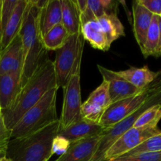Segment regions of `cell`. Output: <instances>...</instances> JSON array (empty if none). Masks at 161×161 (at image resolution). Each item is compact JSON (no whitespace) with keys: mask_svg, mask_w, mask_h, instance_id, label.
Listing matches in <instances>:
<instances>
[{"mask_svg":"<svg viewBox=\"0 0 161 161\" xmlns=\"http://www.w3.org/2000/svg\"><path fill=\"white\" fill-rule=\"evenodd\" d=\"M54 87L58 86L53 61L48 58L22 85L14 103L8 109L1 111L6 127L12 130L24 114L38 103L47 91Z\"/></svg>","mask_w":161,"mask_h":161,"instance_id":"6da1fadb","label":"cell"},{"mask_svg":"<svg viewBox=\"0 0 161 161\" xmlns=\"http://www.w3.org/2000/svg\"><path fill=\"white\" fill-rule=\"evenodd\" d=\"M45 2L28 0L24 15L23 23L19 32L24 51L22 85L31 76L42 62L48 59V51L42 43L39 29V15L41 8Z\"/></svg>","mask_w":161,"mask_h":161,"instance_id":"7a4b0ae2","label":"cell"},{"mask_svg":"<svg viewBox=\"0 0 161 161\" xmlns=\"http://www.w3.org/2000/svg\"><path fill=\"white\" fill-rule=\"evenodd\" d=\"M59 119L27 136L9 140L6 157L13 161H47L51 158L52 142L58 135Z\"/></svg>","mask_w":161,"mask_h":161,"instance_id":"3957f363","label":"cell"},{"mask_svg":"<svg viewBox=\"0 0 161 161\" xmlns=\"http://www.w3.org/2000/svg\"><path fill=\"white\" fill-rule=\"evenodd\" d=\"M58 91V87L50 89L24 114L11 130V139L36 133L59 119L56 110Z\"/></svg>","mask_w":161,"mask_h":161,"instance_id":"277c9868","label":"cell"},{"mask_svg":"<svg viewBox=\"0 0 161 161\" xmlns=\"http://www.w3.org/2000/svg\"><path fill=\"white\" fill-rule=\"evenodd\" d=\"M84 42L80 31L70 35L64 45L55 51L53 66L58 89L64 87L71 76L80 71Z\"/></svg>","mask_w":161,"mask_h":161,"instance_id":"5b68a950","label":"cell"},{"mask_svg":"<svg viewBox=\"0 0 161 161\" xmlns=\"http://www.w3.org/2000/svg\"><path fill=\"white\" fill-rule=\"evenodd\" d=\"M160 133L161 130L158 127L147 128L131 127L107 149L102 161H112L119 158L138 147L149 138Z\"/></svg>","mask_w":161,"mask_h":161,"instance_id":"8992f818","label":"cell"},{"mask_svg":"<svg viewBox=\"0 0 161 161\" xmlns=\"http://www.w3.org/2000/svg\"><path fill=\"white\" fill-rule=\"evenodd\" d=\"M62 89L64 102L59 122L60 127L64 128L83 119L80 113L82 105L80 71L71 76Z\"/></svg>","mask_w":161,"mask_h":161,"instance_id":"52a82bcc","label":"cell"},{"mask_svg":"<svg viewBox=\"0 0 161 161\" xmlns=\"http://www.w3.org/2000/svg\"><path fill=\"white\" fill-rule=\"evenodd\" d=\"M149 97L147 86L140 94L112 103L102 115L99 124L109 129L139 109Z\"/></svg>","mask_w":161,"mask_h":161,"instance_id":"ba28073f","label":"cell"},{"mask_svg":"<svg viewBox=\"0 0 161 161\" xmlns=\"http://www.w3.org/2000/svg\"><path fill=\"white\" fill-rule=\"evenodd\" d=\"M97 69L102 74L104 81L108 83L112 103L140 94L145 89L140 90L135 87L121 77L117 72L112 71L99 64H97Z\"/></svg>","mask_w":161,"mask_h":161,"instance_id":"9c48e42d","label":"cell"},{"mask_svg":"<svg viewBox=\"0 0 161 161\" xmlns=\"http://www.w3.org/2000/svg\"><path fill=\"white\" fill-rule=\"evenodd\" d=\"M23 64V47L18 34L0 52V75L13 72H20L22 75Z\"/></svg>","mask_w":161,"mask_h":161,"instance_id":"30bf717a","label":"cell"},{"mask_svg":"<svg viewBox=\"0 0 161 161\" xmlns=\"http://www.w3.org/2000/svg\"><path fill=\"white\" fill-rule=\"evenodd\" d=\"M106 129L97 123L80 119L64 128L60 127L58 135L64 137L71 143L80 140L102 136Z\"/></svg>","mask_w":161,"mask_h":161,"instance_id":"8fae6325","label":"cell"},{"mask_svg":"<svg viewBox=\"0 0 161 161\" xmlns=\"http://www.w3.org/2000/svg\"><path fill=\"white\" fill-rule=\"evenodd\" d=\"M101 136L72 142L67 152L55 161H91L97 149Z\"/></svg>","mask_w":161,"mask_h":161,"instance_id":"7c38bea8","label":"cell"},{"mask_svg":"<svg viewBox=\"0 0 161 161\" xmlns=\"http://www.w3.org/2000/svg\"><path fill=\"white\" fill-rule=\"evenodd\" d=\"M22 86L21 73L13 72L0 75V108L8 109L17 99Z\"/></svg>","mask_w":161,"mask_h":161,"instance_id":"4fadbf2b","label":"cell"},{"mask_svg":"<svg viewBox=\"0 0 161 161\" xmlns=\"http://www.w3.org/2000/svg\"><path fill=\"white\" fill-rule=\"evenodd\" d=\"M132 9L134 19V35L140 49L142 50L144 46L146 35L152 22L153 14L146 9L144 6L140 5L137 0L133 2Z\"/></svg>","mask_w":161,"mask_h":161,"instance_id":"5bb4252c","label":"cell"},{"mask_svg":"<svg viewBox=\"0 0 161 161\" xmlns=\"http://www.w3.org/2000/svg\"><path fill=\"white\" fill-rule=\"evenodd\" d=\"M28 0H19L12 16L4 28L0 39V50L6 48L19 34Z\"/></svg>","mask_w":161,"mask_h":161,"instance_id":"9a60e30c","label":"cell"},{"mask_svg":"<svg viewBox=\"0 0 161 161\" xmlns=\"http://www.w3.org/2000/svg\"><path fill=\"white\" fill-rule=\"evenodd\" d=\"M62 24L61 0H46L39 15V29L44 35L55 25Z\"/></svg>","mask_w":161,"mask_h":161,"instance_id":"2e32d148","label":"cell"},{"mask_svg":"<svg viewBox=\"0 0 161 161\" xmlns=\"http://www.w3.org/2000/svg\"><path fill=\"white\" fill-rule=\"evenodd\" d=\"M117 2L112 0H87L86 9L80 14L81 25L96 20L105 14H117Z\"/></svg>","mask_w":161,"mask_h":161,"instance_id":"e0dca14e","label":"cell"},{"mask_svg":"<svg viewBox=\"0 0 161 161\" xmlns=\"http://www.w3.org/2000/svg\"><path fill=\"white\" fill-rule=\"evenodd\" d=\"M81 34L85 41H87L91 47L102 51H108L111 46L97 20H91L81 25Z\"/></svg>","mask_w":161,"mask_h":161,"instance_id":"ac0fdd59","label":"cell"},{"mask_svg":"<svg viewBox=\"0 0 161 161\" xmlns=\"http://www.w3.org/2000/svg\"><path fill=\"white\" fill-rule=\"evenodd\" d=\"M62 25L69 35L81 31L80 12L75 0H61Z\"/></svg>","mask_w":161,"mask_h":161,"instance_id":"d6986e66","label":"cell"},{"mask_svg":"<svg viewBox=\"0 0 161 161\" xmlns=\"http://www.w3.org/2000/svg\"><path fill=\"white\" fill-rule=\"evenodd\" d=\"M117 72L128 83L140 90H143L150 84L157 75V72L151 71L147 65L142 68L131 67Z\"/></svg>","mask_w":161,"mask_h":161,"instance_id":"ffe728a7","label":"cell"},{"mask_svg":"<svg viewBox=\"0 0 161 161\" xmlns=\"http://www.w3.org/2000/svg\"><path fill=\"white\" fill-rule=\"evenodd\" d=\"M97 20L100 24L110 46L119 37L125 36L124 25L118 18L117 14H105Z\"/></svg>","mask_w":161,"mask_h":161,"instance_id":"44dd1931","label":"cell"},{"mask_svg":"<svg viewBox=\"0 0 161 161\" xmlns=\"http://www.w3.org/2000/svg\"><path fill=\"white\" fill-rule=\"evenodd\" d=\"M70 35L62 24L55 25L42 36V43L47 51L58 50L67 42Z\"/></svg>","mask_w":161,"mask_h":161,"instance_id":"7402d4cb","label":"cell"},{"mask_svg":"<svg viewBox=\"0 0 161 161\" xmlns=\"http://www.w3.org/2000/svg\"><path fill=\"white\" fill-rule=\"evenodd\" d=\"M159 17L160 16L154 15V14L153 16L152 22L147 31L144 46L141 50L143 56L146 58L149 56L156 57V54H157L159 43V36H160Z\"/></svg>","mask_w":161,"mask_h":161,"instance_id":"603a6c76","label":"cell"},{"mask_svg":"<svg viewBox=\"0 0 161 161\" xmlns=\"http://www.w3.org/2000/svg\"><path fill=\"white\" fill-rule=\"evenodd\" d=\"M161 119V105H155L145 110L137 119L134 124V127L147 128L157 127Z\"/></svg>","mask_w":161,"mask_h":161,"instance_id":"cb8c5ba5","label":"cell"},{"mask_svg":"<svg viewBox=\"0 0 161 161\" xmlns=\"http://www.w3.org/2000/svg\"><path fill=\"white\" fill-rule=\"evenodd\" d=\"M87 101L92 102L105 111L112 104L108 83L103 80L102 84L91 93Z\"/></svg>","mask_w":161,"mask_h":161,"instance_id":"d4e9b609","label":"cell"},{"mask_svg":"<svg viewBox=\"0 0 161 161\" xmlns=\"http://www.w3.org/2000/svg\"><path fill=\"white\" fill-rule=\"evenodd\" d=\"M104 113L105 110L89 101L86 100V102L82 103L80 113L83 119L99 124V121Z\"/></svg>","mask_w":161,"mask_h":161,"instance_id":"484cf974","label":"cell"},{"mask_svg":"<svg viewBox=\"0 0 161 161\" xmlns=\"http://www.w3.org/2000/svg\"><path fill=\"white\" fill-rule=\"evenodd\" d=\"M19 0H2L0 11V35L3 34L9 18L12 16Z\"/></svg>","mask_w":161,"mask_h":161,"instance_id":"4316f807","label":"cell"},{"mask_svg":"<svg viewBox=\"0 0 161 161\" xmlns=\"http://www.w3.org/2000/svg\"><path fill=\"white\" fill-rule=\"evenodd\" d=\"M159 151H161V133L149 138V139L145 141L138 147L134 149L130 152L127 153L125 155L136 153L159 152Z\"/></svg>","mask_w":161,"mask_h":161,"instance_id":"83f0119b","label":"cell"},{"mask_svg":"<svg viewBox=\"0 0 161 161\" xmlns=\"http://www.w3.org/2000/svg\"><path fill=\"white\" fill-rule=\"evenodd\" d=\"M112 161H161V151L136 153L124 155Z\"/></svg>","mask_w":161,"mask_h":161,"instance_id":"f1b7e54d","label":"cell"},{"mask_svg":"<svg viewBox=\"0 0 161 161\" xmlns=\"http://www.w3.org/2000/svg\"><path fill=\"white\" fill-rule=\"evenodd\" d=\"M70 145L71 142L69 140L66 139L64 137L61 136V135H58L52 142V155H53V154H59L60 156L63 155L69 149Z\"/></svg>","mask_w":161,"mask_h":161,"instance_id":"f546056e","label":"cell"},{"mask_svg":"<svg viewBox=\"0 0 161 161\" xmlns=\"http://www.w3.org/2000/svg\"><path fill=\"white\" fill-rule=\"evenodd\" d=\"M147 90L156 99L157 105H161V70L157 72L153 81L147 86Z\"/></svg>","mask_w":161,"mask_h":161,"instance_id":"4dcf8cb0","label":"cell"},{"mask_svg":"<svg viewBox=\"0 0 161 161\" xmlns=\"http://www.w3.org/2000/svg\"><path fill=\"white\" fill-rule=\"evenodd\" d=\"M137 2L153 14L160 16L161 0H137Z\"/></svg>","mask_w":161,"mask_h":161,"instance_id":"1f68e13d","label":"cell"},{"mask_svg":"<svg viewBox=\"0 0 161 161\" xmlns=\"http://www.w3.org/2000/svg\"><path fill=\"white\" fill-rule=\"evenodd\" d=\"M10 139L11 130H9L6 127L3 115H2V113H0V147L1 146H7Z\"/></svg>","mask_w":161,"mask_h":161,"instance_id":"d6a6232c","label":"cell"},{"mask_svg":"<svg viewBox=\"0 0 161 161\" xmlns=\"http://www.w3.org/2000/svg\"><path fill=\"white\" fill-rule=\"evenodd\" d=\"M159 28H160V36H159V43H158V47H157L156 58L161 57V17H159Z\"/></svg>","mask_w":161,"mask_h":161,"instance_id":"836d02e7","label":"cell"},{"mask_svg":"<svg viewBox=\"0 0 161 161\" xmlns=\"http://www.w3.org/2000/svg\"><path fill=\"white\" fill-rule=\"evenodd\" d=\"M6 149H7V146H1L0 147V159L6 156Z\"/></svg>","mask_w":161,"mask_h":161,"instance_id":"e575fe53","label":"cell"},{"mask_svg":"<svg viewBox=\"0 0 161 161\" xmlns=\"http://www.w3.org/2000/svg\"><path fill=\"white\" fill-rule=\"evenodd\" d=\"M0 161H13V160L6 156V157H3V158L0 159Z\"/></svg>","mask_w":161,"mask_h":161,"instance_id":"d590c367","label":"cell"},{"mask_svg":"<svg viewBox=\"0 0 161 161\" xmlns=\"http://www.w3.org/2000/svg\"><path fill=\"white\" fill-rule=\"evenodd\" d=\"M1 4H2V0H0V11H1ZM0 39H1V35H0Z\"/></svg>","mask_w":161,"mask_h":161,"instance_id":"8d00e7d4","label":"cell"},{"mask_svg":"<svg viewBox=\"0 0 161 161\" xmlns=\"http://www.w3.org/2000/svg\"><path fill=\"white\" fill-rule=\"evenodd\" d=\"M0 113H1V108H0Z\"/></svg>","mask_w":161,"mask_h":161,"instance_id":"74e56055","label":"cell"},{"mask_svg":"<svg viewBox=\"0 0 161 161\" xmlns=\"http://www.w3.org/2000/svg\"><path fill=\"white\" fill-rule=\"evenodd\" d=\"M160 17H161V14H160Z\"/></svg>","mask_w":161,"mask_h":161,"instance_id":"f35d334b","label":"cell"},{"mask_svg":"<svg viewBox=\"0 0 161 161\" xmlns=\"http://www.w3.org/2000/svg\"><path fill=\"white\" fill-rule=\"evenodd\" d=\"M0 52H1V50H0Z\"/></svg>","mask_w":161,"mask_h":161,"instance_id":"ab89813d","label":"cell"},{"mask_svg":"<svg viewBox=\"0 0 161 161\" xmlns=\"http://www.w3.org/2000/svg\"><path fill=\"white\" fill-rule=\"evenodd\" d=\"M47 161H50V160H47ZM55 161V160H54Z\"/></svg>","mask_w":161,"mask_h":161,"instance_id":"60d3db41","label":"cell"}]
</instances>
